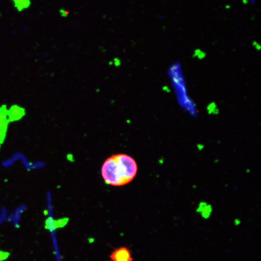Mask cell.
<instances>
[{
	"instance_id": "cell-1",
	"label": "cell",
	"mask_w": 261,
	"mask_h": 261,
	"mask_svg": "<svg viewBox=\"0 0 261 261\" xmlns=\"http://www.w3.org/2000/svg\"><path fill=\"white\" fill-rule=\"evenodd\" d=\"M135 161L125 154H117L109 157L103 163L101 174L106 183L121 186L131 182L137 172Z\"/></svg>"
},
{
	"instance_id": "cell-2",
	"label": "cell",
	"mask_w": 261,
	"mask_h": 261,
	"mask_svg": "<svg viewBox=\"0 0 261 261\" xmlns=\"http://www.w3.org/2000/svg\"><path fill=\"white\" fill-rule=\"evenodd\" d=\"M109 257L110 261H133L130 249L124 246L114 249Z\"/></svg>"
},
{
	"instance_id": "cell-3",
	"label": "cell",
	"mask_w": 261,
	"mask_h": 261,
	"mask_svg": "<svg viewBox=\"0 0 261 261\" xmlns=\"http://www.w3.org/2000/svg\"><path fill=\"white\" fill-rule=\"evenodd\" d=\"M25 115V110L23 108L17 105L12 106L7 111V115L9 117V121H16L21 118Z\"/></svg>"
},
{
	"instance_id": "cell-4",
	"label": "cell",
	"mask_w": 261,
	"mask_h": 261,
	"mask_svg": "<svg viewBox=\"0 0 261 261\" xmlns=\"http://www.w3.org/2000/svg\"><path fill=\"white\" fill-rule=\"evenodd\" d=\"M14 1L15 5L17 9L20 11L27 8L30 5L29 0H13Z\"/></svg>"
},
{
	"instance_id": "cell-5",
	"label": "cell",
	"mask_w": 261,
	"mask_h": 261,
	"mask_svg": "<svg viewBox=\"0 0 261 261\" xmlns=\"http://www.w3.org/2000/svg\"><path fill=\"white\" fill-rule=\"evenodd\" d=\"M199 211L201 212V215L203 217H208L210 216L211 210V207H207V205H204V203L202 204V205H200L199 207Z\"/></svg>"
}]
</instances>
